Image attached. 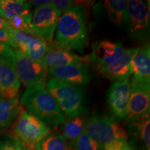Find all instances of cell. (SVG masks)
Returning <instances> with one entry per match:
<instances>
[{
  "instance_id": "19",
  "label": "cell",
  "mask_w": 150,
  "mask_h": 150,
  "mask_svg": "<svg viewBox=\"0 0 150 150\" xmlns=\"http://www.w3.org/2000/svg\"><path fill=\"white\" fill-rule=\"evenodd\" d=\"M0 16L6 20L21 16L31 24V6L23 0H0Z\"/></svg>"
},
{
  "instance_id": "13",
  "label": "cell",
  "mask_w": 150,
  "mask_h": 150,
  "mask_svg": "<svg viewBox=\"0 0 150 150\" xmlns=\"http://www.w3.org/2000/svg\"><path fill=\"white\" fill-rule=\"evenodd\" d=\"M129 78L115 81L108 91L107 102L112 115L119 120L125 119L130 93Z\"/></svg>"
},
{
  "instance_id": "1",
  "label": "cell",
  "mask_w": 150,
  "mask_h": 150,
  "mask_svg": "<svg viewBox=\"0 0 150 150\" xmlns=\"http://www.w3.org/2000/svg\"><path fill=\"white\" fill-rule=\"evenodd\" d=\"M56 42L69 51L83 52L88 45L87 16L82 5L75 4L61 15L55 30Z\"/></svg>"
},
{
  "instance_id": "15",
  "label": "cell",
  "mask_w": 150,
  "mask_h": 150,
  "mask_svg": "<svg viewBox=\"0 0 150 150\" xmlns=\"http://www.w3.org/2000/svg\"><path fill=\"white\" fill-rule=\"evenodd\" d=\"M126 50L119 43L102 40L93 45L89 61L94 62L97 67L106 66L120 59Z\"/></svg>"
},
{
  "instance_id": "21",
  "label": "cell",
  "mask_w": 150,
  "mask_h": 150,
  "mask_svg": "<svg viewBox=\"0 0 150 150\" xmlns=\"http://www.w3.org/2000/svg\"><path fill=\"white\" fill-rule=\"evenodd\" d=\"M87 118L81 115L70 118L62 124V136L67 142H72L79 138L86 131Z\"/></svg>"
},
{
  "instance_id": "14",
  "label": "cell",
  "mask_w": 150,
  "mask_h": 150,
  "mask_svg": "<svg viewBox=\"0 0 150 150\" xmlns=\"http://www.w3.org/2000/svg\"><path fill=\"white\" fill-rule=\"evenodd\" d=\"M50 79H55L72 85L82 86L88 84L91 76L84 64H72L48 70Z\"/></svg>"
},
{
  "instance_id": "23",
  "label": "cell",
  "mask_w": 150,
  "mask_h": 150,
  "mask_svg": "<svg viewBox=\"0 0 150 150\" xmlns=\"http://www.w3.org/2000/svg\"><path fill=\"white\" fill-rule=\"evenodd\" d=\"M127 1L125 0L105 1L104 6L107 11L108 18L112 23L116 25H121L125 20Z\"/></svg>"
},
{
  "instance_id": "9",
  "label": "cell",
  "mask_w": 150,
  "mask_h": 150,
  "mask_svg": "<svg viewBox=\"0 0 150 150\" xmlns=\"http://www.w3.org/2000/svg\"><path fill=\"white\" fill-rule=\"evenodd\" d=\"M20 83L15 65L13 50L0 56V95L3 98L18 97Z\"/></svg>"
},
{
  "instance_id": "34",
  "label": "cell",
  "mask_w": 150,
  "mask_h": 150,
  "mask_svg": "<svg viewBox=\"0 0 150 150\" xmlns=\"http://www.w3.org/2000/svg\"><path fill=\"white\" fill-rule=\"evenodd\" d=\"M1 95H0V99H1Z\"/></svg>"
},
{
  "instance_id": "22",
  "label": "cell",
  "mask_w": 150,
  "mask_h": 150,
  "mask_svg": "<svg viewBox=\"0 0 150 150\" xmlns=\"http://www.w3.org/2000/svg\"><path fill=\"white\" fill-rule=\"evenodd\" d=\"M27 150H72L70 144L61 134L50 133L45 138Z\"/></svg>"
},
{
  "instance_id": "20",
  "label": "cell",
  "mask_w": 150,
  "mask_h": 150,
  "mask_svg": "<svg viewBox=\"0 0 150 150\" xmlns=\"http://www.w3.org/2000/svg\"><path fill=\"white\" fill-rule=\"evenodd\" d=\"M23 109L20 104L18 97L8 99L1 97L0 99V127L6 128L11 126L19 114Z\"/></svg>"
},
{
  "instance_id": "7",
  "label": "cell",
  "mask_w": 150,
  "mask_h": 150,
  "mask_svg": "<svg viewBox=\"0 0 150 150\" xmlns=\"http://www.w3.org/2000/svg\"><path fill=\"white\" fill-rule=\"evenodd\" d=\"M60 16L52 5L38 7L32 12L30 26L35 34L48 45L53 41Z\"/></svg>"
},
{
  "instance_id": "29",
  "label": "cell",
  "mask_w": 150,
  "mask_h": 150,
  "mask_svg": "<svg viewBox=\"0 0 150 150\" xmlns=\"http://www.w3.org/2000/svg\"><path fill=\"white\" fill-rule=\"evenodd\" d=\"M0 43L10 47L11 48L16 49L13 41L11 38L8 31L5 30H0Z\"/></svg>"
},
{
  "instance_id": "33",
  "label": "cell",
  "mask_w": 150,
  "mask_h": 150,
  "mask_svg": "<svg viewBox=\"0 0 150 150\" xmlns=\"http://www.w3.org/2000/svg\"><path fill=\"white\" fill-rule=\"evenodd\" d=\"M121 150H134V149H133L132 147H131V146H130V147H127V148H125V149H121Z\"/></svg>"
},
{
  "instance_id": "28",
  "label": "cell",
  "mask_w": 150,
  "mask_h": 150,
  "mask_svg": "<svg viewBox=\"0 0 150 150\" xmlns=\"http://www.w3.org/2000/svg\"><path fill=\"white\" fill-rule=\"evenodd\" d=\"M127 140H113L102 145V150H121L130 147Z\"/></svg>"
},
{
  "instance_id": "4",
  "label": "cell",
  "mask_w": 150,
  "mask_h": 150,
  "mask_svg": "<svg viewBox=\"0 0 150 150\" xmlns=\"http://www.w3.org/2000/svg\"><path fill=\"white\" fill-rule=\"evenodd\" d=\"M51 133L50 127L36 116L22 110L15 120L13 134L26 149L35 145Z\"/></svg>"
},
{
  "instance_id": "30",
  "label": "cell",
  "mask_w": 150,
  "mask_h": 150,
  "mask_svg": "<svg viewBox=\"0 0 150 150\" xmlns=\"http://www.w3.org/2000/svg\"><path fill=\"white\" fill-rule=\"evenodd\" d=\"M28 2L31 6H33L35 8H38V7H42L51 5L52 1H50V0H31Z\"/></svg>"
},
{
  "instance_id": "17",
  "label": "cell",
  "mask_w": 150,
  "mask_h": 150,
  "mask_svg": "<svg viewBox=\"0 0 150 150\" xmlns=\"http://www.w3.org/2000/svg\"><path fill=\"white\" fill-rule=\"evenodd\" d=\"M131 72L133 75L131 82L150 83V49L149 45L138 48L131 61Z\"/></svg>"
},
{
  "instance_id": "32",
  "label": "cell",
  "mask_w": 150,
  "mask_h": 150,
  "mask_svg": "<svg viewBox=\"0 0 150 150\" xmlns=\"http://www.w3.org/2000/svg\"><path fill=\"white\" fill-rule=\"evenodd\" d=\"M10 27H8L6 20L0 16V30H5V31H8Z\"/></svg>"
},
{
  "instance_id": "24",
  "label": "cell",
  "mask_w": 150,
  "mask_h": 150,
  "mask_svg": "<svg viewBox=\"0 0 150 150\" xmlns=\"http://www.w3.org/2000/svg\"><path fill=\"white\" fill-rule=\"evenodd\" d=\"M70 144L72 150H102V145L92 138L86 131Z\"/></svg>"
},
{
  "instance_id": "10",
  "label": "cell",
  "mask_w": 150,
  "mask_h": 150,
  "mask_svg": "<svg viewBox=\"0 0 150 150\" xmlns=\"http://www.w3.org/2000/svg\"><path fill=\"white\" fill-rule=\"evenodd\" d=\"M149 85L131 82L130 93L125 120L130 122L145 114L149 113Z\"/></svg>"
},
{
  "instance_id": "26",
  "label": "cell",
  "mask_w": 150,
  "mask_h": 150,
  "mask_svg": "<svg viewBox=\"0 0 150 150\" xmlns=\"http://www.w3.org/2000/svg\"><path fill=\"white\" fill-rule=\"evenodd\" d=\"M0 150H27L14 137L5 140H0Z\"/></svg>"
},
{
  "instance_id": "18",
  "label": "cell",
  "mask_w": 150,
  "mask_h": 150,
  "mask_svg": "<svg viewBox=\"0 0 150 150\" xmlns=\"http://www.w3.org/2000/svg\"><path fill=\"white\" fill-rule=\"evenodd\" d=\"M131 141L139 150H150L149 113L130 122L129 126Z\"/></svg>"
},
{
  "instance_id": "3",
  "label": "cell",
  "mask_w": 150,
  "mask_h": 150,
  "mask_svg": "<svg viewBox=\"0 0 150 150\" xmlns=\"http://www.w3.org/2000/svg\"><path fill=\"white\" fill-rule=\"evenodd\" d=\"M45 88L66 117L73 118L88 111L83 88L55 79L46 81Z\"/></svg>"
},
{
  "instance_id": "11",
  "label": "cell",
  "mask_w": 150,
  "mask_h": 150,
  "mask_svg": "<svg viewBox=\"0 0 150 150\" xmlns=\"http://www.w3.org/2000/svg\"><path fill=\"white\" fill-rule=\"evenodd\" d=\"M13 41L16 49L25 54L30 59L35 62H41L45 54L47 44L40 38L24 31L8 30Z\"/></svg>"
},
{
  "instance_id": "25",
  "label": "cell",
  "mask_w": 150,
  "mask_h": 150,
  "mask_svg": "<svg viewBox=\"0 0 150 150\" xmlns=\"http://www.w3.org/2000/svg\"><path fill=\"white\" fill-rule=\"evenodd\" d=\"M6 22L8 27L11 29L16 30V31H24V32H27L37 36L31 29L30 24L21 16H16L14 18L10 19V20H6Z\"/></svg>"
},
{
  "instance_id": "2",
  "label": "cell",
  "mask_w": 150,
  "mask_h": 150,
  "mask_svg": "<svg viewBox=\"0 0 150 150\" xmlns=\"http://www.w3.org/2000/svg\"><path fill=\"white\" fill-rule=\"evenodd\" d=\"M20 104L50 127L61 125L67 119L55 99L47 91L45 84L26 88L20 97Z\"/></svg>"
},
{
  "instance_id": "6",
  "label": "cell",
  "mask_w": 150,
  "mask_h": 150,
  "mask_svg": "<svg viewBox=\"0 0 150 150\" xmlns=\"http://www.w3.org/2000/svg\"><path fill=\"white\" fill-rule=\"evenodd\" d=\"M13 54L18 79L26 88L46 83L48 70L42 61H33L18 50H13Z\"/></svg>"
},
{
  "instance_id": "27",
  "label": "cell",
  "mask_w": 150,
  "mask_h": 150,
  "mask_svg": "<svg viewBox=\"0 0 150 150\" xmlns=\"http://www.w3.org/2000/svg\"><path fill=\"white\" fill-rule=\"evenodd\" d=\"M75 4H76L74 3V1L69 0H54L51 3V5L60 15L63 14Z\"/></svg>"
},
{
  "instance_id": "5",
  "label": "cell",
  "mask_w": 150,
  "mask_h": 150,
  "mask_svg": "<svg viewBox=\"0 0 150 150\" xmlns=\"http://www.w3.org/2000/svg\"><path fill=\"white\" fill-rule=\"evenodd\" d=\"M86 131L101 145L113 140H128L127 131L114 117L93 115L87 120Z\"/></svg>"
},
{
  "instance_id": "31",
  "label": "cell",
  "mask_w": 150,
  "mask_h": 150,
  "mask_svg": "<svg viewBox=\"0 0 150 150\" xmlns=\"http://www.w3.org/2000/svg\"><path fill=\"white\" fill-rule=\"evenodd\" d=\"M12 52L13 50L10 47L0 43V56L9 54Z\"/></svg>"
},
{
  "instance_id": "8",
  "label": "cell",
  "mask_w": 150,
  "mask_h": 150,
  "mask_svg": "<svg viewBox=\"0 0 150 150\" xmlns=\"http://www.w3.org/2000/svg\"><path fill=\"white\" fill-rule=\"evenodd\" d=\"M149 4L139 0L127 1L125 22L129 33L135 37H142L149 29Z\"/></svg>"
},
{
  "instance_id": "16",
  "label": "cell",
  "mask_w": 150,
  "mask_h": 150,
  "mask_svg": "<svg viewBox=\"0 0 150 150\" xmlns=\"http://www.w3.org/2000/svg\"><path fill=\"white\" fill-rule=\"evenodd\" d=\"M138 48L127 49L122 57L111 65L97 67L99 73L108 79L119 81L128 79L131 75V61Z\"/></svg>"
},
{
  "instance_id": "12",
  "label": "cell",
  "mask_w": 150,
  "mask_h": 150,
  "mask_svg": "<svg viewBox=\"0 0 150 150\" xmlns=\"http://www.w3.org/2000/svg\"><path fill=\"white\" fill-rule=\"evenodd\" d=\"M89 61L88 57H83L62 47L57 42L47 45L45 54L42 63L47 70L72 64H84Z\"/></svg>"
}]
</instances>
